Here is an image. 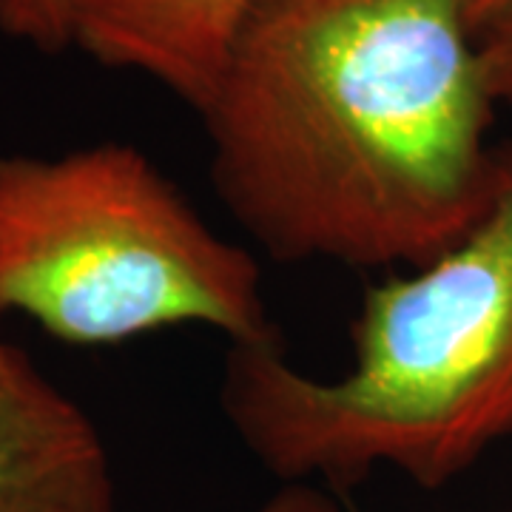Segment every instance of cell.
I'll use <instances>...</instances> for the list:
<instances>
[{"label":"cell","mask_w":512,"mask_h":512,"mask_svg":"<svg viewBox=\"0 0 512 512\" xmlns=\"http://www.w3.org/2000/svg\"><path fill=\"white\" fill-rule=\"evenodd\" d=\"M478 57L495 103L512 106V15L478 35Z\"/></svg>","instance_id":"obj_7"},{"label":"cell","mask_w":512,"mask_h":512,"mask_svg":"<svg viewBox=\"0 0 512 512\" xmlns=\"http://www.w3.org/2000/svg\"><path fill=\"white\" fill-rule=\"evenodd\" d=\"M72 43L202 111L256 0H66Z\"/></svg>","instance_id":"obj_5"},{"label":"cell","mask_w":512,"mask_h":512,"mask_svg":"<svg viewBox=\"0 0 512 512\" xmlns=\"http://www.w3.org/2000/svg\"><path fill=\"white\" fill-rule=\"evenodd\" d=\"M493 106L464 0H256L200 114L265 254L410 271L487 208Z\"/></svg>","instance_id":"obj_1"},{"label":"cell","mask_w":512,"mask_h":512,"mask_svg":"<svg viewBox=\"0 0 512 512\" xmlns=\"http://www.w3.org/2000/svg\"><path fill=\"white\" fill-rule=\"evenodd\" d=\"M259 512H348L328 490L316 484H285ZM512 512V510H510Z\"/></svg>","instance_id":"obj_8"},{"label":"cell","mask_w":512,"mask_h":512,"mask_svg":"<svg viewBox=\"0 0 512 512\" xmlns=\"http://www.w3.org/2000/svg\"><path fill=\"white\" fill-rule=\"evenodd\" d=\"M0 512H117L97 424L15 345L0 353Z\"/></svg>","instance_id":"obj_4"},{"label":"cell","mask_w":512,"mask_h":512,"mask_svg":"<svg viewBox=\"0 0 512 512\" xmlns=\"http://www.w3.org/2000/svg\"><path fill=\"white\" fill-rule=\"evenodd\" d=\"M251 251L222 239L128 143L0 154V313L66 345L202 325L231 348H279Z\"/></svg>","instance_id":"obj_3"},{"label":"cell","mask_w":512,"mask_h":512,"mask_svg":"<svg viewBox=\"0 0 512 512\" xmlns=\"http://www.w3.org/2000/svg\"><path fill=\"white\" fill-rule=\"evenodd\" d=\"M0 32L29 43L40 52H63L72 46L66 0H0Z\"/></svg>","instance_id":"obj_6"},{"label":"cell","mask_w":512,"mask_h":512,"mask_svg":"<svg viewBox=\"0 0 512 512\" xmlns=\"http://www.w3.org/2000/svg\"><path fill=\"white\" fill-rule=\"evenodd\" d=\"M220 404L262 470L330 493L379 467L436 490L512 436V143L476 225L365 296L336 379L228 348Z\"/></svg>","instance_id":"obj_2"},{"label":"cell","mask_w":512,"mask_h":512,"mask_svg":"<svg viewBox=\"0 0 512 512\" xmlns=\"http://www.w3.org/2000/svg\"><path fill=\"white\" fill-rule=\"evenodd\" d=\"M464 15L473 35H484L495 23L512 15V0H464Z\"/></svg>","instance_id":"obj_9"},{"label":"cell","mask_w":512,"mask_h":512,"mask_svg":"<svg viewBox=\"0 0 512 512\" xmlns=\"http://www.w3.org/2000/svg\"><path fill=\"white\" fill-rule=\"evenodd\" d=\"M0 353H3V342H0Z\"/></svg>","instance_id":"obj_10"}]
</instances>
